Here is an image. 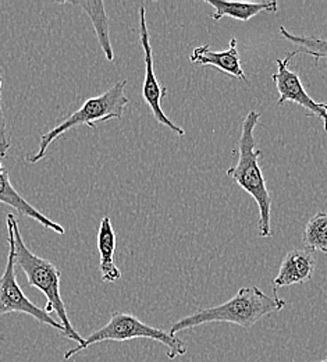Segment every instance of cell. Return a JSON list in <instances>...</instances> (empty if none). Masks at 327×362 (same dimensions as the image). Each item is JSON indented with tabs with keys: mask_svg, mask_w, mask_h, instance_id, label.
I'll use <instances>...</instances> for the list:
<instances>
[{
	"mask_svg": "<svg viewBox=\"0 0 327 362\" xmlns=\"http://www.w3.org/2000/svg\"><path fill=\"white\" fill-rule=\"evenodd\" d=\"M99 252V271L102 281L116 283L121 279V272L114 262L116 252V233L109 216H105L100 222L96 238Z\"/></svg>",
	"mask_w": 327,
	"mask_h": 362,
	"instance_id": "obj_12",
	"label": "cell"
},
{
	"mask_svg": "<svg viewBox=\"0 0 327 362\" xmlns=\"http://www.w3.org/2000/svg\"><path fill=\"white\" fill-rule=\"evenodd\" d=\"M304 243L309 252L321 251L327 254V214L316 212L307 223L304 231Z\"/></svg>",
	"mask_w": 327,
	"mask_h": 362,
	"instance_id": "obj_15",
	"label": "cell"
},
{
	"mask_svg": "<svg viewBox=\"0 0 327 362\" xmlns=\"http://www.w3.org/2000/svg\"><path fill=\"white\" fill-rule=\"evenodd\" d=\"M7 225V243H8V255L7 264L3 274L0 276V317L6 314H25L35 317L40 323L47 325L61 334L64 333V327L60 322H57L50 314H47L45 308L35 305L23 291L17 281L16 274V250H14V231L8 219H6Z\"/></svg>",
	"mask_w": 327,
	"mask_h": 362,
	"instance_id": "obj_6",
	"label": "cell"
},
{
	"mask_svg": "<svg viewBox=\"0 0 327 362\" xmlns=\"http://www.w3.org/2000/svg\"><path fill=\"white\" fill-rule=\"evenodd\" d=\"M319 362H327V358H326V360H323V361H319Z\"/></svg>",
	"mask_w": 327,
	"mask_h": 362,
	"instance_id": "obj_18",
	"label": "cell"
},
{
	"mask_svg": "<svg viewBox=\"0 0 327 362\" xmlns=\"http://www.w3.org/2000/svg\"><path fill=\"white\" fill-rule=\"evenodd\" d=\"M295 54H298V52L292 50V52H288L284 59L276 60L278 71L272 76V78L279 92L278 105L281 106L284 102L290 100L292 103L302 106L304 109L311 112V115L319 117L323 122V130L327 133V103H321L312 99L304 88L299 76L288 69L290 60Z\"/></svg>",
	"mask_w": 327,
	"mask_h": 362,
	"instance_id": "obj_8",
	"label": "cell"
},
{
	"mask_svg": "<svg viewBox=\"0 0 327 362\" xmlns=\"http://www.w3.org/2000/svg\"><path fill=\"white\" fill-rule=\"evenodd\" d=\"M140 42L143 50V60H145V78L142 84V98L145 103L149 106L155 120L159 124L166 126L177 136H184V129L174 124L163 112L162 109V99L167 95V90L160 86L156 74H155V64H153V53L152 46L149 41V31L146 24V10L143 6L140 7Z\"/></svg>",
	"mask_w": 327,
	"mask_h": 362,
	"instance_id": "obj_7",
	"label": "cell"
},
{
	"mask_svg": "<svg viewBox=\"0 0 327 362\" xmlns=\"http://www.w3.org/2000/svg\"><path fill=\"white\" fill-rule=\"evenodd\" d=\"M189 62L194 64L216 67L220 71L232 76L234 78L246 81V76L242 69L241 56L238 52L235 38L230 41L229 49L223 50V52H213L210 49V45H208V44L195 47L189 56Z\"/></svg>",
	"mask_w": 327,
	"mask_h": 362,
	"instance_id": "obj_10",
	"label": "cell"
},
{
	"mask_svg": "<svg viewBox=\"0 0 327 362\" xmlns=\"http://www.w3.org/2000/svg\"><path fill=\"white\" fill-rule=\"evenodd\" d=\"M1 90H3V78L0 76V158H7V153L10 149V134H8V129H7L6 117L3 112Z\"/></svg>",
	"mask_w": 327,
	"mask_h": 362,
	"instance_id": "obj_17",
	"label": "cell"
},
{
	"mask_svg": "<svg viewBox=\"0 0 327 362\" xmlns=\"http://www.w3.org/2000/svg\"><path fill=\"white\" fill-rule=\"evenodd\" d=\"M281 37L284 40H287L288 42L298 46L297 52L298 53H304L308 56H312L315 59V63L319 64L321 59H326L327 60V40H321V38H315L311 35H295L292 33H290L285 27L281 25L279 28Z\"/></svg>",
	"mask_w": 327,
	"mask_h": 362,
	"instance_id": "obj_16",
	"label": "cell"
},
{
	"mask_svg": "<svg viewBox=\"0 0 327 362\" xmlns=\"http://www.w3.org/2000/svg\"><path fill=\"white\" fill-rule=\"evenodd\" d=\"M0 204H4L10 208H13L16 212H18L23 216H27L30 219H34L40 225L47 227L49 230L54 231L56 234H64V227L52 219H49L42 212H40L34 205H31L23 195L18 194V191L13 187L8 170L1 165L0 162Z\"/></svg>",
	"mask_w": 327,
	"mask_h": 362,
	"instance_id": "obj_11",
	"label": "cell"
},
{
	"mask_svg": "<svg viewBox=\"0 0 327 362\" xmlns=\"http://www.w3.org/2000/svg\"><path fill=\"white\" fill-rule=\"evenodd\" d=\"M285 308V301L278 294L268 296L259 287H241L233 298L229 301L212 307L199 310L188 317L177 320L172 325L170 333L177 336V333L194 329L206 323H233L244 329H251L259 320L270 315L272 313H279Z\"/></svg>",
	"mask_w": 327,
	"mask_h": 362,
	"instance_id": "obj_2",
	"label": "cell"
},
{
	"mask_svg": "<svg viewBox=\"0 0 327 362\" xmlns=\"http://www.w3.org/2000/svg\"><path fill=\"white\" fill-rule=\"evenodd\" d=\"M6 219L10 221L13 231H14V250H16V265L21 268L25 273L28 284L31 287L38 288L45 297L47 304L45 307L47 314L56 313L59 322L64 327L63 336L69 340L76 341L78 346L84 343V339L80 333L74 329L70 317L67 315L64 301L60 294V281H61V272L52 264L49 259L41 258L31 252V250L25 245L23 235L20 233L18 222L13 214H7Z\"/></svg>",
	"mask_w": 327,
	"mask_h": 362,
	"instance_id": "obj_3",
	"label": "cell"
},
{
	"mask_svg": "<svg viewBox=\"0 0 327 362\" xmlns=\"http://www.w3.org/2000/svg\"><path fill=\"white\" fill-rule=\"evenodd\" d=\"M262 115L261 112L251 110L241 123L239 138L237 142V163L233 168L226 170V175L230 176L246 194H249L258 205L259 209V222L258 231L261 238L272 237L270 227V209L272 199L266 185L265 176L259 166V159L263 152L258 148V141L255 138V129L259 124Z\"/></svg>",
	"mask_w": 327,
	"mask_h": 362,
	"instance_id": "obj_1",
	"label": "cell"
},
{
	"mask_svg": "<svg viewBox=\"0 0 327 362\" xmlns=\"http://www.w3.org/2000/svg\"><path fill=\"white\" fill-rule=\"evenodd\" d=\"M316 267V261L308 250H291L283 261L278 276L273 280L275 293L279 288L290 287L294 284H302L312 279Z\"/></svg>",
	"mask_w": 327,
	"mask_h": 362,
	"instance_id": "obj_9",
	"label": "cell"
},
{
	"mask_svg": "<svg viewBox=\"0 0 327 362\" xmlns=\"http://www.w3.org/2000/svg\"><path fill=\"white\" fill-rule=\"evenodd\" d=\"M127 80L117 81L110 90L93 96L84 102V105L70 115L63 123L57 124L54 129L47 132L41 136L40 149L34 155L27 156L28 163H37L47 156V148L52 145L53 141L60 138L71 129L78 126H87L95 129L97 123H105L109 120H120L123 117L124 109L129 105L130 99L126 95Z\"/></svg>",
	"mask_w": 327,
	"mask_h": 362,
	"instance_id": "obj_4",
	"label": "cell"
},
{
	"mask_svg": "<svg viewBox=\"0 0 327 362\" xmlns=\"http://www.w3.org/2000/svg\"><path fill=\"white\" fill-rule=\"evenodd\" d=\"M61 4H71L76 7H81L87 13V16L93 21L97 42L102 47L106 59L109 62H113L114 52L110 42V23L105 10V3L103 1H67Z\"/></svg>",
	"mask_w": 327,
	"mask_h": 362,
	"instance_id": "obj_14",
	"label": "cell"
},
{
	"mask_svg": "<svg viewBox=\"0 0 327 362\" xmlns=\"http://www.w3.org/2000/svg\"><path fill=\"white\" fill-rule=\"evenodd\" d=\"M205 3L213 8L215 13L212 16V20H215V21H219L223 17H232L234 20L248 23L251 18H254L259 13H263V11L278 13L279 11V3L276 0L251 1V3L205 0Z\"/></svg>",
	"mask_w": 327,
	"mask_h": 362,
	"instance_id": "obj_13",
	"label": "cell"
},
{
	"mask_svg": "<svg viewBox=\"0 0 327 362\" xmlns=\"http://www.w3.org/2000/svg\"><path fill=\"white\" fill-rule=\"evenodd\" d=\"M134 339H149L159 341L167 349V357L174 360L187 354V344L180 337L172 334L170 332L149 326L131 314L127 313H113L110 320L100 329L93 332L81 346H74L64 353V360H70L80 351L103 341H129Z\"/></svg>",
	"mask_w": 327,
	"mask_h": 362,
	"instance_id": "obj_5",
	"label": "cell"
}]
</instances>
